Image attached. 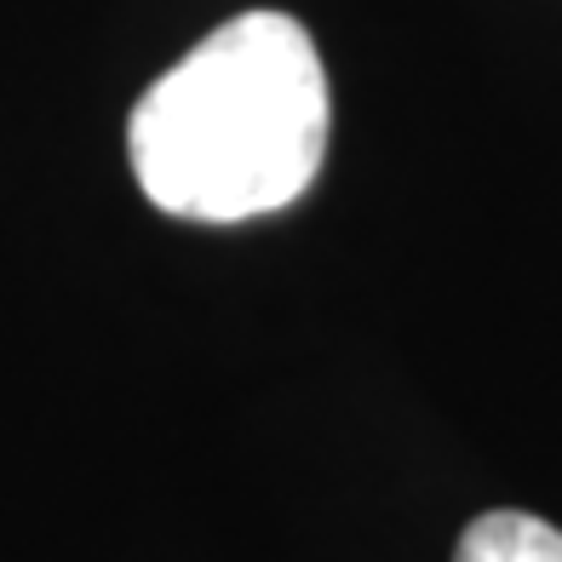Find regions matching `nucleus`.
Masks as SVG:
<instances>
[{"label":"nucleus","instance_id":"obj_2","mask_svg":"<svg viewBox=\"0 0 562 562\" xmlns=\"http://www.w3.org/2000/svg\"><path fill=\"white\" fill-rule=\"evenodd\" d=\"M453 562H562V533L528 510H488L459 533Z\"/></svg>","mask_w":562,"mask_h":562},{"label":"nucleus","instance_id":"obj_1","mask_svg":"<svg viewBox=\"0 0 562 562\" xmlns=\"http://www.w3.org/2000/svg\"><path fill=\"white\" fill-rule=\"evenodd\" d=\"M138 190L172 218L241 224L316 184L327 75L288 12H241L178 58L126 121Z\"/></svg>","mask_w":562,"mask_h":562}]
</instances>
